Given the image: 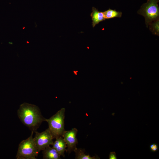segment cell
Returning a JSON list of instances; mask_svg holds the SVG:
<instances>
[{"mask_svg": "<svg viewBox=\"0 0 159 159\" xmlns=\"http://www.w3.org/2000/svg\"><path fill=\"white\" fill-rule=\"evenodd\" d=\"M17 115L22 123L34 132L37 131L45 119L42 116L38 107L26 102L20 105Z\"/></svg>", "mask_w": 159, "mask_h": 159, "instance_id": "6da1fadb", "label": "cell"}, {"mask_svg": "<svg viewBox=\"0 0 159 159\" xmlns=\"http://www.w3.org/2000/svg\"><path fill=\"white\" fill-rule=\"evenodd\" d=\"M34 132L19 143L16 156L17 159H36L39 152L33 140Z\"/></svg>", "mask_w": 159, "mask_h": 159, "instance_id": "7a4b0ae2", "label": "cell"}, {"mask_svg": "<svg viewBox=\"0 0 159 159\" xmlns=\"http://www.w3.org/2000/svg\"><path fill=\"white\" fill-rule=\"evenodd\" d=\"M65 110L64 108H62L49 119H45L44 121L48 123V128L54 139L62 137L65 130L64 126Z\"/></svg>", "mask_w": 159, "mask_h": 159, "instance_id": "3957f363", "label": "cell"}, {"mask_svg": "<svg viewBox=\"0 0 159 159\" xmlns=\"http://www.w3.org/2000/svg\"><path fill=\"white\" fill-rule=\"evenodd\" d=\"M158 2L159 0H148L146 3L143 4L137 12L138 14L144 17L147 28L151 22L159 19Z\"/></svg>", "mask_w": 159, "mask_h": 159, "instance_id": "277c9868", "label": "cell"}, {"mask_svg": "<svg viewBox=\"0 0 159 159\" xmlns=\"http://www.w3.org/2000/svg\"><path fill=\"white\" fill-rule=\"evenodd\" d=\"M34 132L33 140L39 153L53 143L54 139L48 128L41 132Z\"/></svg>", "mask_w": 159, "mask_h": 159, "instance_id": "5b68a950", "label": "cell"}, {"mask_svg": "<svg viewBox=\"0 0 159 159\" xmlns=\"http://www.w3.org/2000/svg\"><path fill=\"white\" fill-rule=\"evenodd\" d=\"M77 130L74 128L71 130H65L62 135V137L64 140L67 149L66 152L69 154L72 151H74L77 148L76 145L78 143L77 138Z\"/></svg>", "mask_w": 159, "mask_h": 159, "instance_id": "8992f818", "label": "cell"}, {"mask_svg": "<svg viewBox=\"0 0 159 159\" xmlns=\"http://www.w3.org/2000/svg\"><path fill=\"white\" fill-rule=\"evenodd\" d=\"M56 140L52 144V147L54 148L60 156L64 157V152L66 150V144L62 137L60 136L55 138Z\"/></svg>", "mask_w": 159, "mask_h": 159, "instance_id": "52a82bcc", "label": "cell"}, {"mask_svg": "<svg viewBox=\"0 0 159 159\" xmlns=\"http://www.w3.org/2000/svg\"><path fill=\"white\" fill-rule=\"evenodd\" d=\"M90 16L92 20V25L93 27L100 22L105 20L103 12L99 11L94 7L92 8Z\"/></svg>", "mask_w": 159, "mask_h": 159, "instance_id": "ba28073f", "label": "cell"}, {"mask_svg": "<svg viewBox=\"0 0 159 159\" xmlns=\"http://www.w3.org/2000/svg\"><path fill=\"white\" fill-rule=\"evenodd\" d=\"M43 158L44 159H60V155L56 150L50 146L42 150Z\"/></svg>", "mask_w": 159, "mask_h": 159, "instance_id": "9c48e42d", "label": "cell"}, {"mask_svg": "<svg viewBox=\"0 0 159 159\" xmlns=\"http://www.w3.org/2000/svg\"><path fill=\"white\" fill-rule=\"evenodd\" d=\"M75 152V159H99L98 157L94 156L91 157L89 155H86L84 149L77 148L74 151Z\"/></svg>", "mask_w": 159, "mask_h": 159, "instance_id": "30bf717a", "label": "cell"}, {"mask_svg": "<svg viewBox=\"0 0 159 159\" xmlns=\"http://www.w3.org/2000/svg\"><path fill=\"white\" fill-rule=\"evenodd\" d=\"M104 17L105 19H109L114 18H120L122 16V12L109 9L108 10L103 12Z\"/></svg>", "mask_w": 159, "mask_h": 159, "instance_id": "8fae6325", "label": "cell"}, {"mask_svg": "<svg viewBox=\"0 0 159 159\" xmlns=\"http://www.w3.org/2000/svg\"><path fill=\"white\" fill-rule=\"evenodd\" d=\"M148 27L153 34L159 36V19L151 22Z\"/></svg>", "mask_w": 159, "mask_h": 159, "instance_id": "7c38bea8", "label": "cell"}, {"mask_svg": "<svg viewBox=\"0 0 159 159\" xmlns=\"http://www.w3.org/2000/svg\"><path fill=\"white\" fill-rule=\"evenodd\" d=\"M150 149L151 151L155 152L158 149V146L155 143H153L150 146Z\"/></svg>", "mask_w": 159, "mask_h": 159, "instance_id": "4fadbf2b", "label": "cell"}, {"mask_svg": "<svg viewBox=\"0 0 159 159\" xmlns=\"http://www.w3.org/2000/svg\"><path fill=\"white\" fill-rule=\"evenodd\" d=\"M109 159H117L116 153L115 152H112L110 153L109 155Z\"/></svg>", "mask_w": 159, "mask_h": 159, "instance_id": "5bb4252c", "label": "cell"}]
</instances>
